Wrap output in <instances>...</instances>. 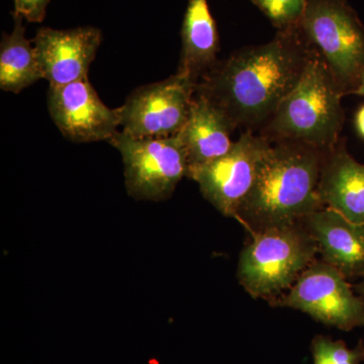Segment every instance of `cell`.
Wrapping results in <instances>:
<instances>
[{
    "instance_id": "cell-5",
    "label": "cell",
    "mask_w": 364,
    "mask_h": 364,
    "mask_svg": "<svg viewBox=\"0 0 364 364\" xmlns=\"http://www.w3.org/2000/svg\"><path fill=\"white\" fill-rule=\"evenodd\" d=\"M298 30L321 55L337 85L354 95L364 72V26L347 0H306Z\"/></svg>"
},
{
    "instance_id": "cell-7",
    "label": "cell",
    "mask_w": 364,
    "mask_h": 364,
    "mask_svg": "<svg viewBox=\"0 0 364 364\" xmlns=\"http://www.w3.org/2000/svg\"><path fill=\"white\" fill-rule=\"evenodd\" d=\"M269 305L299 311L345 332L364 328V298L338 269L323 260L314 261L294 286Z\"/></svg>"
},
{
    "instance_id": "cell-4",
    "label": "cell",
    "mask_w": 364,
    "mask_h": 364,
    "mask_svg": "<svg viewBox=\"0 0 364 364\" xmlns=\"http://www.w3.org/2000/svg\"><path fill=\"white\" fill-rule=\"evenodd\" d=\"M249 236L239 255L237 279L254 299L272 303L317 260V243L301 222Z\"/></svg>"
},
{
    "instance_id": "cell-20",
    "label": "cell",
    "mask_w": 364,
    "mask_h": 364,
    "mask_svg": "<svg viewBox=\"0 0 364 364\" xmlns=\"http://www.w3.org/2000/svg\"><path fill=\"white\" fill-rule=\"evenodd\" d=\"M355 126L359 135L364 138V105L356 114Z\"/></svg>"
},
{
    "instance_id": "cell-13",
    "label": "cell",
    "mask_w": 364,
    "mask_h": 364,
    "mask_svg": "<svg viewBox=\"0 0 364 364\" xmlns=\"http://www.w3.org/2000/svg\"><path fill=\"white\" fill-rule=\"evenodd\" d=\"M318 193L323 207L364 223V164L349 154L343 143L326 152Z\"/></svg>"
},
{
    "instance_id": "cell-8",
    "label": "cell",
    "mask_w": 364,
    "mask_h": 364,
    "mask_svg": "<svg viewBox=\"0 0 364 364\" xmlns=\"http://www.w3.org/2000/svg\"><path fill=\"white\" fill-rule=\"evenodd\" d=\"M196 83L176 72L170 77L133 90L119 109L124 133L134 138L178 135L191 112Z\"/></svg>"
},
{
    "instance_id": "cell-16",
    "label": "cell",
    "mask_w": 364,
    "mask_h": 364,
    "mask_svg": "<svg viewBox=\"0 0 364 364\" xmlns=\"http://www.w3.org/2000/svg\"><path fill=\"white\" fill-rule=\"evenodd\" d=\"M14 28L2 33L0 43V88L20 93L43 77L32 40L26 38L23 18L13 13Z\"/></svg>"
},
{
    "instance_id": "cell-19",
    "label": "cell",
    "mask_w": 364,
    "mask_h": 364,
    "mask_svg": "<svg viewBox=\"0 0 364 364\" xmlns=\"http://www.w3.org/2000/svg\"><path fill=\"white\" fill-rule=\"evenodd\" d=\"M14 14L23 16L28 23H42L52 0H14Z\"/></svg>"
},
{
    "instance_id": "cell-22",
    "label": "cell",
    "mask_w": 364,
    "mask_h": 364,
    "mask_svg": "<svg viewBox=\"0 0 364 364\" xmlns=\"http://www.w3.org/2000/svg\"><path fill=\"white\" fill-rule=\"evenodd\" d=\"M354 95H358V97H364V72L363 76H361L360 81H359V85L358 90L354 92Z\"/></svg>"
},
{
    "instance_id": "cell-9",
    "label": "cell",
    "mask_w": 364,
    "mask_h": 364,
    "mask_svg": "<svg viewBox=\"0 0 364 364\" xmlns=\"http://www.w3.org/2000/svg\"><path fill=\"white\" fill-rule=\"evenodd\" d=\"M270 144L255 132L245 130L226 155L191 170L186 177L198 184L203 198L215 210L236 219Z\"/></svg>"
},
{
    "instance_id": "cell-18",
    "label": "cell",
    "mask_w": 364,
    "mask_h": 364,
    "mask_svg": "<svg viewBox=\"0 0 364 364\" xmlns=\"http://www.w3.org/2000/svg\"><path fill=\"white\" fill-rule=\"evenodd\" d=\"M258 7L277 31L298 28L306 0H249Z\"/></svg>"
},
{
    "instance_id": "cell-1",
    "label": "cell",
    "mask_w": 364,
    "mask_h": 364,
    "mask_svg": "<svg viewBox=\"0 0 364 364\" xmlns=\"http://www.w3.org/2000/svg\"><path fill=\"white\" fill-rule=\"evenodd\" d=\"M312 54L298 28L277 31L269 42L219 60L198 81L196 95L224 112L237 129L257 133L298 85Z\"/></svg>"
},
{
    "instance_id": "cell-6",
    "label": "cell",
    "mask_w": 364,
    "mask_h": 364,
    "mask_svg": "<svg viewBox=\"0 0 364 364\" xmlns=\"http://www.w3.org/2000/svg\"><path fill=\"white\" fill-rule=\"evenodd\" d=\"M109 142L121 153L127 191L136 200H167L188 176V156L178 135L134 138L119 131Z\"/></svg>"
},
{
    "instance_id": "cell-11",
    "label": "cell",
    "mask_w": 364,
    "mask_h": 364,
    "mask_svg": "<svg viewBox=\"0 0 364 364\" xmlns=\"http://www.w3.org/2000/svg\"><path fill=\"white\" fill-rule=\"evenodd\" d=\"M43 77L50 86L66 85L88 78L90 64L102 42V31L93 26L71 30L40 28L32 40Z\"/></svg>"
},
{
    "instance_id": "cell-3",
    "label": "cell",
    "mask_w": 364,
    "mask_h": 364,
    "mask_svg": "<svg viewBox=\"0 0 364 364\" xmlns=\"http://www.w3.org/2000/svg\"><path fill=\"white\" fill-rule=\"evenodd\" d=\"M313 49V48H312ZM344 97L316 50L301 80L257 132L269 142H299L328 152L340 142Z\"/></svg>"
},
{
    "instance_id": "cell-17",
    "label": "cell",
    "mask_w": 364,
    "mask_h": 364,
    "mask_svg": "<svg viewBox=\"0 0 364 364\" xmlns=\"http://www.w3.org/2000/svg\"><path fill=\"white\" fill-rule=\"evenodd\" d=\"M314 364H361L364 363V341L353 348L343 340L317 335L311 342Z\"/></svg>"
},
{
    "instance_id": "cell-14",
    "label": "cell",
    "mask_w": 364,
    "mask_h": 364,
    "mask_svg": "<svg viewBox=\"0 0 364 364\" xmlns=\"http://www.w3.org/2000/svg\"><path fill=\"white\" fill-rule=\"evenodd\" d=\"M236 129L224 112L195 95L188 121L178 134L188 156V173L226 155L234 146L231 135Z\"/></svg>"
},
{
    "instance_id": "cell-10",
    "label": "cell",
    "mask_w": 364,
    "mask_h": 364,
    "mask_svg": "<svg viewBox=\"0 0 364 364\" xmlns=\"http://www.w3.org/2000/svg\"><path fill=\"white\" fill-rule=\"evenodd\" d=\"M48 107L62 135L72 142H109L121 127L119 109L107 107L88 78L50 86Z\"/></svg>"
},
{
    "instance_id": "cell-12",
    "label": "cell",
    "mask_w": 364,
    "mask_h": 364,
    "mask_svg": "<svg viewBox=\"0 0 364 364\" xmlns=\"http://www.w3.org/2000/svg\"><path fill=\"white\" fill-rule=\"evenodd\" d=\"M318 246L321 260L347 279H364V223L352 222L329 208L301 220Z\"/></svg>"
},
{
    "instance_id": "cell-15",
    "label": "cell",
    "mask_w": 364,
    "mask_h": 364,
    "mask_svg": "<svg viewBox=\"0 0 364 364\" xmlns=\"http://www.w3.org/2000/svg\"><path fill=\"white\" fill-rule=\"evenodd\" d=\"M220 38L208 0H188L181 28V54L178 73L198 85L219 61Z\"/></svg>"
},
{
    "instance_id": "cell-21",
    "label": "cell",
    "mask_w": 364,
    "mask_h": 364,
    "mask_svg": "<svg viewBox=\"0 0 364 364\" xmlns=\"http://www.w3.org/2000/svg\"><path fill=\"white\" fill-rule=\"evenodd\" d=\"M354 291L364 298V279L359 280L358 284L353 286Z\"/></svg>"
},
{
    "instance_id": "cell-2",
    "label": "cell",
    "mask_w": 364,
    "mask_h": 364,
    "mask_svg": "<svg viewBox=\"0 0 364 364\" xmlns=\"http://www.w3.org/2000/svg\"><path fill=\"white\" fill-rule=\"evenodd\" d=\"M326 152L299 142H273L237 214L249 235L294 224L323 207L318 186Z\"/></svg>"
}]
</instances>
